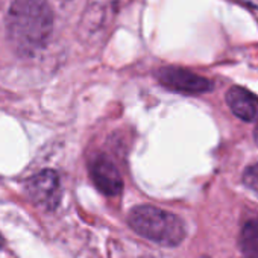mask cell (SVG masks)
Wrapping results in <instances>:
<instances>
[{"label": "cell", "mask_w": 258, "mask_h": 258, "mask_svg": "<svg viewBox=\"0 0 258 258\" xmlns=\"http://www.w3.org/2000/svg\"><path fill=\"white\" fill-rule=\"evenodd\" d=\"M5 25L13 50L20 56H34L52 37L53 13L47 0H13Z\"/></svg>", "instance_id": "6da1fadb"}, {"label": "cell", "mask_w": 258, "mask_h": 258, "mask_svg": "<svg viewBox=\"0 0 258 258\" xmlns=\"http://www.w3.org/2000/svg\"><path fill=\"white\" fill-rule=\"evenodd\" d=\"M127 223L140 237L160 246L173 247L185 238V225L181 217L154 205L134 207L127 214Z\"/></svg>", "instance_id": "7a4b0ae2"}, {"label": "cell", "mask_w": 258, "mask_h": 258, "mask_svg": "<svg viewBox=\"0 0 258 258\" xmlns=\"http://www.w3.org/2000/svg\"><path fill=\"white\" fill-rule=\"evenodd\" d=\"M26 193L35 205L44 210H55L62 196L58 173L53 170H43L34 175L26 182Z\"/></svg>", "instance_id": "3957f363"}, {"label": "cell", "mask_w": 258, "mask_h": 258, "mask_svg": "<svg viewBox=\"0 0 258 258\" xmlns=\"http://www.w3.org/2000/svg\"><path fill=\"white\" fill-rule=\"evenodd\" d=\"M157 78L166 88L184 93V94H202L213 90V82L204 76H199L190 70L179 67H164L160 69Z\"/></svg>", "instance_id": "277c9868"}, {"label": "cell", "mask_w": 258, "mask_h": 258, "mask_svg": "<svg viewBox=\"0 0 258 258\" xmlns=\"http://www.w3.org/2000/svg\"><path fill=\"white\" fill-rule=\"evenodd\" d=\"M90 176L96 188L105 196H118L123 190V178L115 163L105 154H99L90 163Z\"/></svg>", "instance_id": "5b68a950"}, {"label": "cell", "mask_w": 258, "mask_h": 258, "mask_svg": "<svg viewBox=\"0 0 258 258\" xmlns=\"http://www.w3.org/2000/svg\"><path fill=\"white\" fill-rule=\"evenodd\" d=\"M226 103L234 115L244 121H252L258 115V100L243 87H231L225 96Z\"/></svg>", "instance_id": "8992f818"}, {"label": "cell", "mask_w": 258, "mask_h": 258, "mask_svg": "<svg viewBox=\"0 0 258 258\" xmlns=\"http://www.w3.org/2000/svg\"><path fill=\"white\" fill-rule=\"evenodd\" d=\"M238 246L244 258H258V220H249L241 228Z\"/></svg>", "instance_id": "52a82bcc"}, {"label": "cell", "mask_w": 258, "mask_h": 258, "mask_svg": "<svg viewBox=\"0 0 258 258\" xmlns=\"http://www.w3.org/2000/svg\"><path fill=\"white\" fill-rule=\"evenodd\" d=\"M243 182L247 188L258 193V163L249 166L243 173Z\"/></svg>", "instance_id": "ba28073f"}, {"label": "cell", "mask_w": 258, "mask_h": 258, "mask_svg": "<svg viewBox=\"0 0 258 258\" xmlns=\"http://www.w3.org/2000/svg\"><path fill=\"white\" fill-rule=\"evenodd\" d=\"M244 4H247V5H250V7H255V8H258V0H243Z\"/></svg>", "instance_id": "9c48e42d"}, {"label": "cell", "mask_w": 258, "mask_h": 258, "mask_svg": "<svg viewBox=\"0 0 258 258\" xmlns=\"http://www.w3.org/2000/svg\"><path fill=\"white\" fill-rule=\"evenodd\" d=\"M255 142L258 143V129H256V131H255Z\"/></svg>", "instance_id": "30bf717a"}, {"label": "cell", "mask_w": 258, "mask_h": 258, "mask_svg": "<svg viewBox=\"0 0 258 258\" xmlns=\"http://www.w3.org/2000/svg\"><path fill=\"white\" fill-rule=\"evenodd\" d=\"M59 2H70V0H59Z\"/></svg>", "instance_id": "8fae6325"}, {"label": "cell", "mask_w": 258, "mask_h": 258, "mask_svg": "<svg viewBox=\"0 0 258 258\" xmlns=\"http://www.w3.org/2000/svg\"><path fill=\"white\" fill-rule=\"evenodd\" d=\"M201 258H210V256H201Z\"/></svg>", "instance_id": "7c38bea8"}]
</instances>
